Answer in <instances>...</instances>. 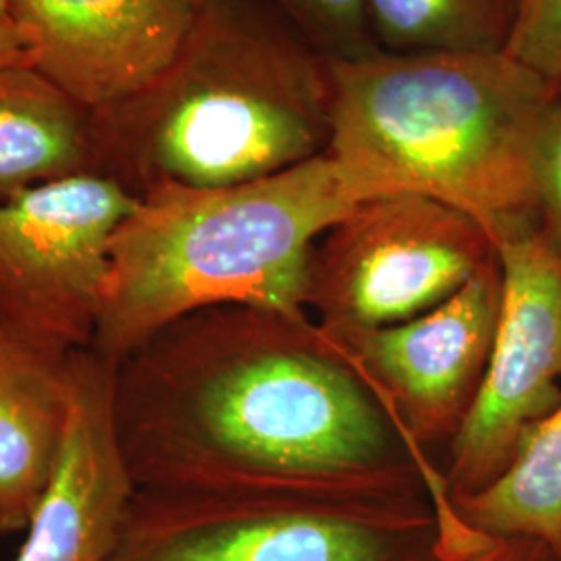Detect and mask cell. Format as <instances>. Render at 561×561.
Returning a JSON list of instances; mask_svg holds the SVG:
<instances>
[{
	"label": "cell",
	"instance_id": "6da1fadb",
	"mask_svg": "<svg viewBox=\"0 0 561 561\" xmlns=\"http://www.w3.org/2000/svg\"><path fill=\"white\" fill-rule=\"evenodd\" d=\"M113 419L138 491L445 495L340 343L277 310L164 327L115 364Z\"/></svg>",
	"mask_w": 561,
	"mask_h": 561
},
{
	"label": "cell",
	"instance_id": "7a4b0ae2",
	"mask_svg": "<svg viewBox=\"0 0 561 561\" xmlns=\"http://www.w3.org/2000/svg\"><path fill=\"white\" fill-rule=\"evenodd\" d=\"M331 119L329 59L287 21L206 0L171 65L94 125L102 173L140 196L283 173L327 152Z\"/></svg>",
	"mask_w": 561,
	"mask_h": 561
},
{
	"label": "cell",
	"instance_id": "3957f363",
	"mask_svg": "<svg viewBox=\"0 0 561 561\" xmlns=\"http://www.w3.org/2000/svg\"><path fill=\"white\" fill-rule=\"evenodd\" d=\"M366 198L368 187L329 152L229 187H148L111 243L92 350L117 364L164 327L215 306L308 319L310 250Z\"/></svg>",
	"mask_w": 561,
	"mask_h": 561
},
{
	"label": "cell",
	"instance_id": "277c9868",
	"mask_svg": "<svg viewBox=\"0 0 561 561\" xmlns=\"http://www.w3.org/2000/svg\"><path fill=\"white\" fill-rule=\"evenodd\" d=\"M327 152L373 196L414 192L503 231L533 221L528 152L561 90L507 50L329 60Z\"/></svg>",
	"mask_w": 561,
	"mask_h": 561
},
{
	"label": "cell",
	"instance_id": "5b68a950",
	"mask_svg": "<svg viewBox=\"0 0 561 561\" xmlns=\"http://www.w3.org/2000/svg\"><path fill=\"white\" fill-rule=\"evenodd\" d=\"M431 493L138 491L108 561H433Z\"/></svg>",
	"mask_w": 561,
	"mask_h": 561
},
{
	"label": "cell",
	"instance_id": "8992f818",
	"mask_svg": "<svg viewBox=\"0 0 561 561\" xmlns=\"http://www.w3.org/2000/svg\"><path fill=\"white\" fill-rule=\"evenodd\" d=\"M495 261L493 236L468 213L414 192L381 194L314 241L301 304L341 340L421 317Z\"/></svg>",
	"mask_w": 561,
	"mask_h": 561
},
{
	"label": "cell",
	"instance_id": "52a82bcc",
	"mask_svg": "<svg viewBox=\"0 0 561 561\" xmlns=\"http://www.w3.org/2000/svg\"><path fill=\"white\" fill-rule=\"evenodd\" d=\"M140 196L81 173L0 201V319L55 350H92L111 243Z\"/></svg>",
	"mask_w": 561,
	"mask_h": 561
},
{
	"label": "cell",
	"instance_id": "ba28073f",
	"mask_svg": "<svg viewBox=\"0 0 561 561\" xmlns=\"http://www.w3.org/2000/svg\"><path fill=\"white\" fill-rule=\"evenodd\" d=\"M500 319L479 393L447 447L445 502L493 481L528 426L561 401V252L535 222L497 236Z\"/></svg>",
	"mask_w": 561,
	"mask_h": 561
},
{
	"label": "cell",
	"instance_id": "9c48e42d",
	"mask_svg": "<svg viewBox=\"0 0 561 561\" xmlns=\"http://www.w3.org/2000/svg\"><path fill=\"white\" fill-rule=\"evenodd\" d=\"M500 304L495 261L416 319L333 340L424 460L435 445H451L474 403Z\"/></svg>",
	"mask_w": 561,
	"mask_h": 561
},
{
	"label": "cell",
	"instance_id": "30bf717a",
	"mask_svg": "<svg viewBox=\"0 0 561 561\" xmlns=\"http://www.w3.org/2000/svg\"><path fill=\"white\" fill-rule=\"evenodd\" d=\"M187 0H15L36 69L94 117L138 96L178 57L196 18Z\"/></svg>",
	"mask_w": 561,
	"mask_h": 561
},
{
	"label": "cell",
	"instance_id": "8fae6325",
	"mask_svg": "<svg viewBox=\"0 0 561 561\" xmlns=\"http://www.w3.org/2000/svg\"><path fill=\"white\" fill-rule=\"evenodd\" d=\"M115 362L76 354L73 405L59 460L15 561H108L136 484L113 419Z\"/></svg>",
	"mask_w": 561,
	"mask_h": 561
},
{
	"label": "cell",
	"instance_id": "7c38bea8",
	"mask_svg": "<svg viewBox=\"0 0 561 561\" xmlns=\"http://www.w3.org/2000/svg\"><path fill=\"white\" fill-rule=\"evenodd\" d=\"M76 354L0 319V537L27 528L55 472L73 405Z\"/></svg>",
	"mask_w": 561,
	"mask_h": 561
},
{
	"label": "cell",
	"instance_id": "4fadbf2b",
	"mask_svg": "<svg viewBox=\"0 0 561 561\" xmlns=\"http://www.w3.org/2000/svg\"><path fill=\"white\" fill-rule=\"evenodd\" d=\"M88 115L36 67H0V201L48 181L102 173Z\"/></svg>",
	"mask_w": 561,
	"mask_h": 561
},
{
	"label": "cell",
	"instance_id": "5bb4252c",
	"mask_svg": "<svg viewBox=\"0 0 561 561\" xmlns=\"http://www.w3.org/2000/svg\"><path fill=\"white\" fill-rule=\"evenodd\" d=\"M447 505L466 526L489 537L561 551V401L526 428L493 481Z\"/></svg>",
	"mask_w": 561,
	"mask_h": 561
},
{
	"label": "cell",
	"instance_id": "9a60e30c",
	"mask_svg": "<svg viewBox=\"0 0 561 561\" xmlns=\"http://www.w3.org/2000/svg\"><path fill=\"white\" fill-rule=\"evenodd\" d=\"M520 0H366L370 30L385 53L507 50Z\"/></svg>",
	"mask_w": 561,
	"mask_h": 561
},
{
	"label": "cell",
	"instance_id": "2e32d148",
	"mask_svg": "<svg viewBox=\"0 0 561 561\" xmlns=\"http://www.w3.org/2000/svg\"><path fill=\"white\" fill-rule=\"evenodd\" d=\"M283 21L324 59H358L381 50L375 42L366 0H273Z\"/></svg>",
	"mask_w": 561,
	"mask_h": 561
},
{
	"label": "cell",
	"instance_id": "e0dca14e",
	"mask_svg": "<svg viewBox=\"0 0 561 561\" xmlns=\"http://www.w3.org/2000/svg\"><path fill=\"white\" fill-rule=\"evenodd\" d=\"M533 221L561 252V90L547 104L528 152Z\"/></svg>",
	"mask_w": 561,
	"mask_h": 561
},
{
	"label": "cell",
	"instance_id": "ac0fdd59",
	"mask_svg": "<svg viewBox=\"0 0 561 561\" xmlns=\"http://www.w3.org/2000/svg\"><path fill=\"white\" fill-rule=\"evenodd\" d=\"M507 53L561 85V0H520Z\"/></svg>",
	"mask_w": 561,
	"mask_h": 561
},
{
	"label": "cell",
	"instance_id": "d6986e66",
	"mask_svg": "<svg viewBox=\"0 0 561 561\" xmlns=\"http://www.w3.org/2000/svg\"><path fill=\"white\" fill-rule=\"evenodd\" d=\"M439 518L442 537L433 561H556L553 551L539 542L497 539L466 526L449 505Z\"/></svg>",
	"mask_w": 561,
	"mask_h": 561
},
{
	"label": "cell",
	"instance_id": "ffe728a7",
	"mask_svg": "<svg viewBox=\"0 0 561 561\" xmlns=\"http://www.w3.org/2000/svg\"><path fill=\"white\" fill-rule=\"evenodd\" d=\"M0 67H36L32 38L13 18L0 20Z\"/></svg>",
	"mask_w": 561,
	"mask_h": 561
},
{
	"label": "cell",
	"instance_id": "44dd1931",
	"mask_svg": "<svg viewBox=\"0 0 561 561\" xmlns=\"http://www.w3.org/2000/svg\"><path fill=\"white\" fill-rule=\"evenodd\" d=\"M13 2L15 0H0V20H9L13 15Z\"/></svg>",
	"mask_w": 561,
	"mask_h": 561
},
{
	"label": "cell",
	"instance_id": "7402d4cb",
	"mask_svg": "<svg viewBox=\"0 0 561 561\" xmlns=\"http://www.w3.org/2000/svg\"><path fill=\"white\" fill-rule=\"evenodd\" d=\"M187 2H192V4H196V7H201L202 2H206V0H187Z\"/></svg>",
	"mask_w": 561,
	"mask_h": 561
},
{
	"label": "cell",
	"instance_id": "603a6c76",
	"mask_svg": "<svg viewBox=\"0 0 561 561\" xmlns=\"http://www.w3.org/2000/svg\"><path fill=\"white\" fill-rule=\"evenodd\" d=\"M553 558H556V561H561V551H558V553H553Z\"/></svg>",
	"mask_w": 561,
	"mask_h": 561
}]
</instances>
